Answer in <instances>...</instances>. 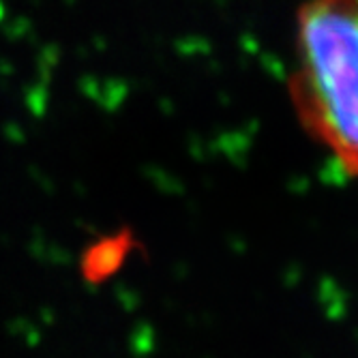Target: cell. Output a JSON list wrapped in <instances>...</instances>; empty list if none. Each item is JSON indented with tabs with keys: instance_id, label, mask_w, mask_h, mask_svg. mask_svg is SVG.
<instances>
[{
	"instance_id": "6da1fadb",
	"label": "cell",
	"mask_w": 358,
	"mask_h": 358,
	"mask_svg": "<svg viewBox=\"0 0 358 358\" xmlns=\"http://www.w3.org/2000/svg\"><path fill=\"white\" fill-rule=\"evenodd\" d=\"M289 96L305 131L358 176V0H305Z\"/></svg>"
},
{
	"instance_id": "7a4b0ae2",
	"label": "cell",
	"mask_w": 358,
	"mask_h": 358,
	"mask_svg": "<svg viewBox=\"0 0 358 358\" xmlns=\"http://www.w3.org/2000/svg\"><path fill=\"white\" fill-rule=\"evenodd\" d=\"M127 249H129V238L124 234L106 236L90 243L80 257L82 279L90 285L110 279L120 268Z\"/></svg>"
}]
</instances>
